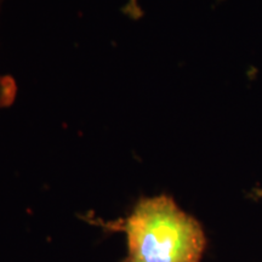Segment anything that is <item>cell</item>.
<instances>
[{"mask_svg":"<svg viewBox=\"0 0 262 262\" xmlns=\"http://www.w3.org/2000/svg\"><path fill=\"white\" fill-rule=\"evenodd\" d=\"M89 221L125 234L127 254L123 262H202L204 256L202 224L170 195L140 198L129 214L117 220Z\"/></svg>","mask_w":262,"mask_h":262,"instance_id":"1","label":"cell"},{"mask_svg":"<svg viewBox=\"0 0 262 262\" xmlns=\"http://www.w3.org/2000/svg\"><path fill=\"white\" fill-rule=\"evenodd\" d=\"M5 0H0V19ZM17 97V84L10 74H5L0 71V111L11 107Z\"/></svg>","mask_w":262,"mask_h":262,"instance_id":"2","label":"cell"}]
</instances>
